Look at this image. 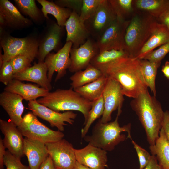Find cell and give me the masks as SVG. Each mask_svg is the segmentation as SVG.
<instances>
[{
    "instance_id": "obj_1",
    "label": "cell",
    "mask_w": 169,
    "mask_h": 169,
    "mask_svg": "<svg viewBox=\"0 0 169 169\" xmlns=\"http://www.w3.org/2000/svg\"><path fill=\"white\" fill-rule=\"evenodd\" d=\"M103 74L120 83L124 95L136 98L148 90L141 65V59L120 58L108 64L101 71Z\"/></svg>"
},
{
    "instance_id": "obj_2",
    "label": "cell",
    "mask_w": 169,
    "mask_h": 169,
    "mask_svg": "<svg viewBox=\"0 0 169 169\" xmlns=\"http://www.w3.org/2000/svg\"><path fill=\"white\" fill-rule=\"evenodd\" d=\"M130 105L145 130L149 144L154 145L159 137L164 115L160 102L147 90L133 98Z\"/></svg>"
},
{
    "instance_id": "obj_3",
    "label": "cell",
    "mask_w": 169,
    "mask_h": 169,
    "mask_svg": "<svg viewBox=\"0 0 169 169\" xmlns=\"http://www.w3.org/2000/svg\"><path fill=\"white\" fill-rule=\"evenodd\" d=\"M139 11L133 15L125 34V49L129 57L132 58L136 57L157 22L155 18Z\"/></svg>"
},
{
    "instance_id": "obj_4",
    "label": "cell",
    "mask_w": 169,
    "mask_h": 169,
    "mask_svg": "<svg viewBox=\"0 0 169 169\" xmlns=\"http://www.w3.org/2000/svg\"><path fill=\"white\" fill-rule=\"evenodd\" d=\"M36 100L40 104L57 112L71 110L79 111L84 115V123L87 120L92 103V101L84 98L71 87L68 89H59L49 92L46 95Z\"/></svg>"
},
{
    "instance_id": "obj_5",
    "label": "cell",
    "mask_w": 169,
    "mask_h": 169,
    "mask_svg": "<svg viewBox=\"0 0 169 169\" xmlns=\"http://www.w3.org/2000/svg\"><path fill=\"white\" fill-rule=\"evenodd\" d=\"M118 117L117 116L114 121L105 123H102L99 120L93 127L91 134L86 136L84 137V140L106 151L113 150L117 145L125 140L126 138L125 134H121L122 132H126L127 138L132 140L131 124L120 126Z\"/></svg>"
},
{
    "instance_id": "obj_6",
    "label": "cell",
    "mask_w": 169,
    "mask_h": 169,
    "mask_svg": "<svg viewBox=\"0 0 169 169\" xmlns=\"http://www.w3.org/2000/svg\"><path fill=\"white\" fill-rule=\"evenodd\" d=\"M0 43L4 52L3 62L18 55L27 56L33 61L36 58L38 44V38L36 36L29 35L18 38L2 31H0Z\"/></svg>"
},
{
    "instance_id": "obj_7",
    "label": "cell",
    "mask_w": 169,
    "mask_h": 169,
    "mask_svg": "<svg viewBox=\"0 0 169 169\" xmlns=\"http://www.w3.org/2000/svg\"><path fill=\"white\" fill-rule=\"evenodd\" d=\"M17 128L25 137L45 144L58 141L64 136L61 131L53 130L42 123L32 112L25 115Z\"/></svg>"
},
{
    "instance_id": "obj_8",
    "label": "cell",
    "mask_w": 169,
    "mask_h": 169,
    "mask_svg": "<svg viewBox=\"0 0 169 169\" xmlns=\"http://www.w3.org/2000/svg\"><path fill=\"white\" fill-rule=\"evenodd\" d=\"M130 20L117 18L96 39L99 51L125 50V37Z\"/></svg>"
},
{
    "instance_id": "obj_9",
    "label": "cell",
    "mask_w": 169,
    "mask_h": 169,
    "mask_svg": "<svg viewBox=\"0 0 169 169\" xmlns=\"http://www.w3.org/2000/svg\"><path fill=\"white\" fill-rule=\"evenodd\" d=\"M117 18L109 0H102L84 24L90 35L97 39Z\"/></svg>"
},
{
    "instance_id": "obj_10",
    "label": "cell",
    "mask_w": 169,
    "mask_h": 169,
    "mask_svg": "<svg viewBox=\"0 0 169 169\" xmlns=\"http://www.w3.org/2000/svg\"><path fill=\"white\" fill-rule=\"evenodd\" d=\"M124 95L120 83L112 78L107 77L102 94L104 109L103 115L100 119L101 122L103 123L109 122L112 119V112L117 109V116L120 115L124 100Z\"/></svg>"
},
{
    "instance_id": "obj_11",
    "label": "cell",
    "mask_w": 169,
    "mask_h": 169,
    "mask_svg": "<svg viewBox=\"0 0 169 169\" xmlns=\"http://www.w3.org/2000/svg\"><path fill=\"white\" fill-rule=\"evenodd\" d=\"M46 27L38 38V49L36 58L38 62H44L47 55L57 50L60 44L64 27L49 18Z\"/></svg>"
},
{
    "instance_id": "obj_12",
    "label": "cell",
    "mask_w": 169,
    "mask_h": 169,
    "mask_svg": "<svg viewBox=\"0 0 169 169\" xmlns=\"http://www.w3.org/2000/svg\"><path fill=\"white\" fill-rule=\"evenodd\" d=\"M28 109L36 116L46 120L51 126L56 127L61 131H64V126L67 124L65 122L72 125L77 114L71 111L63 113L55 111L38 103L36 100L29 101Z\"/></svg>"
},
{
    "instance_id": "obj_13",
    "label": "cell",
    "mask_w": 169,
    "mask_h": 169,
    "mask_svg": "<svg viewBox=\"0 0 169 169\" xmlns=\"http://www.w3.org/2000/svg\"><path fill=\"white\" fill-rule=\"evenodd\" d=\"M46 145L57 169H74L77 161L72 144L62 139Z\"/></svg>"
},
{
    "instance_id": "obj_14",
    "label": "cell",
    "mask_w": 169,
    "mask_h": 169,
    "mask_svg": "<svg viewBox=\"0 0 169 169\" xmlns=\"http://www.w3.org/2000/svg\"><path fill=\"white\" fill-rule=\"evenodd\" d=\"M72 45L71 42H66L56 53H50L46 56L44 62L47 67L48 77L50 82L55 72H57L55 82L65 75L66 70L69 69L71 64L70 51Z\"/></svg>"
},
{
    "instance_id": "obj_15",
    "label": "cell",
    "mask_w": 169,
    "mask_h": 169,
    "mask_svg": "<svg viewBox=\"0 0 169 169\" xmlns=\"http://www.w3.org/2000/svg\"><path fill=\"white\" fill-rule=\"evenodd\" d=\"M99 52L96 41L90 38L78 48L72 47L70 51L69 71L74 73L85 69Z\"/></svg>"
},
{
    "instance_id": "obj_16",
    "label": "cell",
    "mask_w": 169,
    "mask_h": 169,
    "mask_svg": "<svg viewBox=\"0 0 169 169\" xmlns=\"http://www.w3.org/2000/svg\"><path fill=\"white\" fill-rule=\"evenodd\" d=\"M0 28L7 27L13 30H19L31 26V19L22 15L16 7L8 0H0Z\"/></svg>"
},
{
    "instance_id": "obj_17",
    "label": "cell",
    "mask_w": 169,
    "mask_h": 169,
    "mask_svg": "<svg viewBox=\"0 0 169 169\" xmlns=\"http://www.w3.org/2000/svg\"><path fill=\"white\" fill-rule=\"evenodd\" d=\"M77 161L91 169H105L107 166V151L88 143L85 147L74 148Z\"/></svg>"
},
{
    "instance_id": "obj_18",
    "label": "cell",
    "mask_w": 169,
    "mask_h": 169,
    "mask_svg": "<svg viewBox=\"0 0 169 169\" xmlns=\"http://www.w3.org/2000/svg\"><path fill=\"white\" fill-rule=\"evenodd\" d=\"M0 129L4 136L3 142L5 147L13 155L21 159L24 155V138L17 126L10 120L0 119Z\"/></svg>"
},
{
    "instance_id": "obj_19",
    "label": "cell",
    "mask_w": 169,
    "mask_h": 169,
    "mask_svg": "<svg viewBox=\"0 0 169 169\" xmlns=\"http://www.w3.org/2000/svg\"><path fill=\"white\" fill-rule=\"evenodd\" d=\"M65 27L67 32L66 42H71L73 48L79 47L90 36L84 22L80 19L79 15L75 11H72L66 22Z\"/></svg>"
},
{
    "instance_id": "obj_20",
    "label": "cell",
    "mask_w": 169,
    "mask_h": 169,
    "mask_svg": "<svg viewBox=\"0 0 169 169\" xmlns=\"http://www.w3.org/2000/svg\"><path fill=\"white\" fill-rule=\"evenodd\" d=\"M23 98L20 95L4 90L0 94V105L5 110L10 120L18 126L21 122L24 107Z\"/></svg>"
},
{
    "instance_id": "obj_21",
    "label": "cell",
    "mask_w": 169,
    "mask_h": 169,
    "mask_svg": "<svg viewBox=\"0 0 169 169\" xmlns=\"http://www.w3.org/2000/svg\"><path fill=\"white\" fill-rule=\"evenodd\" d=\"M47 74L48 69L44 62H38L23 72L14 74V78L35 83L50 92L52 86Z\"/></svg>"
},
{
    "instance_id": "obj_22",
    "label": "cell",
    "mask_w": 169,
    "mask_h": 169,
    "mask_svg": "<svg viewBox=\"0 0 169 169\" xmlns=\"http://www.w3.org/2000/svg\"><path fill=\"white\" fill-rule=\"evenodd\" d=\"M23 153L27 157L30 169H40L49 156L45 143L27 137L24 139Z\"/></svg>"
},
{
    "instance_id": "obj_23",
    "label": "cell",
    "mask_w": 169,
    "mask_h": 169,
    "mask_svg": "<svg viewBox=\"0 0 169 169\" xmlns=\"http://www.w3.org/2000/svg\"><path fill=\"white\" fill-rule=\"evenodd\" d=\"M4 90L17 94L29 101L44 97L49 92L45 89L31 83H25L14 79L7 85Z\"/></svg>"
},
{
    "instance_id": "obj_24",
    "label": "cell",
    "mask_w": 169,
    "mask_h": 169,
    "mask_svg": "<svg viewBox=\"0 0 169 169\" xmlns=\"http://www.w3.org/2000/svg\"><path fill=\"white\" fill-rule=\"evenodd\" d=\"M169 42V28L165 25L156 23L151 34L136 58L143 59L156 48Z\"/></svg>"
},
{
    "instance_id": "obj_25",
    "label": "cell",
    "mask_w": 169,
    "mask_h": 169,
    "mask_svg": "<svg viewBox=\"0 0 169 169\" xmlns=\"http://www.w3.org/2000/svg\"><path fill=\"white\" fill-rule=\"evenodd\" d=\"M152 155L155 156L161 169H169V143L161 128L155 144L150 146Z\"/></svg>"
},
{
    "instance_id": "obj_26",
    "label": "cell",
    "mask_w": 169,
    "mask_h": 169,
    "mask_svg": "<svg viewBox=\"0 0 169 169\" xmlns=\"http://www.w3.org/2000/svg\"><path fill=\"white\" fill-rule=\"evenodd\" d=\"M37 1L42 7L41 10L46 19L49 18L48 14H51L56 19L59 25L63 27L65 26L66 21L72 13V10L60 7L52 1L46 0H37Z\"/></svg>"
},
{
    "instance_id": "obj_27",
    "label": "cell",
    "mask_w": 169,
    "mask_h": 169,
    "mask_svg": "<svg viewBox=\"0 0 169 169\" xmlns=\"http://www.w3.org/2000/svg\"><path fill=\"white\" fill-rule=\"evenodd\" d=\"M107 79V77L103 75L93 82L74 90L84 99L93 101L102 95Z\"/></svg>"
},
{
    "instance_id": "obj_28",
    "label": "cell",
    "mask_w": 169,
    "mask_h": 169,
    "mask_svg": "<svg viewBox=\"0 0 169 169\" xmlns=\"http://www.w3.org/2000/svg\"><path fill=\"white\" fill-rule=\"evenodd\" d=\"M102 71L90 64L84 70L74 73L70 78L73 89L93 82L103 75Z\"/></svg>"
},
{
    "instance_id": "obj_29",
    "label": "cell",
    "mask_w": 169,
    "mask_h": 169,
    "mask_svg": "<svg viewBox=\"0 0 169 169\" xmlns=\"http://www.w3.org/2000/svg\"><path fill=\"white\" fill-rule=\"evenodd\" d=\"M169 4V0H136L134 2V6L137 10L156 19L164 12Z\"/></svg>"
},
{
    "instance_id": "obj_30",
    "label": "cell",
    "mask_w": 169,
    "mask_h": 169,
    "mask_svg": "<svg viewBox=\"0 0 169 169\" xmlns=\"http://www.w3.org/2000/svg\"><path fill=\"white\" fill-rule=\"evenodd\" d=\"M129 57L125 50H111L99 51L90 64L101 71L108 64L122 57Z\"/></svg>"
},
{
    "instance_id": "obj_31",
    "label": "cell",
    "mask_w": 169,
    "mask_h": 169,
    "mask_svg": "<svg viewBox=\"0 0 169 169\" xmlns=\"http://www.w3.org/2000/svg\"><path fill=\"white\" fill-rule=\"evenodd\" d=\"M16 6L19 11L28 16L35 23L41 24L45 18L37 7L34 0H14Z\"/></svg>"
},
{
    "instance_id": "obj_32",
    "label": "cell",
    "mask_w": 169,
    "mask_h": 169,
    "mask_svg": "<svg viewBox=\"0 0 169 169\" xmlns=\"http://www.w3.org/2000/svg\"><path fill=\"white\" fill-rule=\"evenodd\" d=\"M161 63L152 62L146 59H141V65L143 77L147 87H149L156 97V90L155 80L158 67Z\"/></svg>"
},
{
    "instance_id": "obj_33",
    "label": "cell",
    "mask_w": 169,
    "mask_h": 169,
    "mask_svg": "<svg viewBox=\"0 0 169 169\" xmlns=\"http://www.w3.org/2000/svg\"><path fill=\"white\" fill-rule=\"evenodd\" d=\"M104 102L102 95L92 101L91 108L88 113L87 119L84 123V126L81 130V136L84 138L92 124L97 119L102 116L104 111Z\"/></svg>"
},
{
    "instance_id": "obj_34",
    "label": "cell",
    "mask_w": 169,
    "mask_h": 169,
    "mask_svg": "<svg viewBox=\"0 0 169 169\" xmlns=\"http://www.w3.org/2000/svg\"><path fill=\"white\" fill-rule=\"evenodd\" d=\"M118 17L126 20V18L134 11L133 0H109Z\"/></svg>"
},
{
    "instance_id": "obj_35",
    "label": "cell",
    "mask_w": 169,
    "mask_h": 169,
    "mask_svg": "<svg viewBox=\"0 0 169 169\" xmlns=\"http://www.w3.org/2000/svg\"><path fill=\"white\" fill-rule=\"evenodd\" d=\"M102 0H83L80 19L84 22L95 13Z\"/></svg>"
},
{
    "instance_id": "obj_36",
    "label": "cell",
    "mask_w": 169,
    "mask_h": 169,
    "mask_svg": "<svg viewBox=\"0 0 169 169\" xmlns=\"http://www.w3.org/2000/svg\"><path fill=\"white\" fill-rule=\"evenodd\" d=\"M9 61L12 66L14 75L31 66V63L33 61L30 58L23 55L14 57Z\"/></svg>"
},
{
    "instance_id": "obj_37",
    "label": "cell",
    "mask_w": 169,
    "mask_h": 169,
    "mask_svg": "<svg viewBox=\"0 0 169 169\" xmlns=\"http://www.w3.org/2000/svg\"><path fill=\"white\" fill-rule=\"evenodd\" d=\"M169 52V42L161 46L157 49L150 52L143 59L152 62L161 63Z\"/></svg>"
},
{
    "instance_id": "obj_38",
    "label": "cell",
    "mask_w": 169,
    "mask_h": 169,
    "mask_svg": "<svg viewBox=\"0 0 169 169\" xmlns=\"http://www.w3.org/2000/svg\"><path fill=\"white\" fill-rule=\"evenodd\" d=\"M3 162L7 169H30L29 166L23 164L20 159L13 155L8 150L6 151Z\"/></svg>"
},
{
    "instance_id": "obj_39",
    "label": "cell",
    "mask_w": 169,
    "mask_h": 169,
    "mask_svg": "<svg viewBox=\"0 0 169 169\" xmlns=\"http://www.w3.org/2000/svg\"><path fill=\"white\" fill-rule=\"evenodd\" d=\"M0 68V81L6 86L14 79L13 69L10 61L4 62Z\"/></svg>"
},
{
    "instance_id": "obj_40",
    "label": "cell",
    "mask_w": 169,
    "mask_h": 169,
    "mask_svg": "<svg viewBox=\"0 0 169 169\" xmlns=\"http://www.w3.org/2000/svg\"><path fill=\"white\" fill-rule=\"evenodd\" d=\"M132 143L137 154L139 162V169H143L147 165L151 155L146 150L142 148L132 140Z\"/></svg>"
},
{
    "instance_id": "obj_41",
    "label": "cell",
    "mask_w": 169,
    "mask_h": 169,
    "mask_svg": "<svg viewBox=\"0 0 169 169\" xmlns=\"http://www.w3.org/2000/svg\"><path fill=\"white\" fill-rule=\"evenodd\" d=\"M54 3L60 7L75 11L80 15L83 0H58L55 1Z\"/></svg>"
},
{
    "instance_id": "obj_42",
    "label": "cell",
    "mask_w": 169,
    "mask_h": 169,
    "mask_svg": "<svg viewBox=\"0 0 169 169\" xmlns=\"http://www.w3.org/2000/svg\"><path fill=\"white\" fill-rule=\"evenodd\" d=\"M161 128L163 130L169 143V111L168 110L164 112Z\"/></svg>"
},
{
    "instance_id": "obj_43",
    "label": "cell",
    "mask_w": 169,
    "mask_h": 169,
    "mask_svg": "<svg viewBox=\"0 0 169 169\" xmlns=\"http://www.w3.org/2000/svg\"><path fill=\"white\" fill-rule=\"evenodd\" d=\"M156 19L158 22L166 25L169 28V4L166 10Z\"/></svg>"
},
{
    "instance_id": "obj_44",
    "label": "cell",
    "mask_w": 169,
    "mask_h": 169,
    "mask_svg": "<svg viewBox=\"0 0 169 169\" xmlns=\"http://www.w3.org/2000/svg\"><path fill=\"white\" fill-rule=\"evenodd\" d=\"M143 169H161L156 156L152 155L147 165Z\"/></svg>"
},
{
    "instance_id": "obj_45",
    "label": "cell",
    "mask_w": 169,
    "mask_h": 169,
    "mask_svg": "<svg viewBox=\"0 0 169 169\" xmlns=\"http://www.w3.org/2000/svg\"><path fill=\"white\" fill-rule=\"evenodd\" d=\"M40 169H57L49 155L41 165Z\"/></svg>"
},
{
    "instance_id": "obj_46",
    "label": "cell",
    "mask_w": 169,
    "mask_h": 169,
    "mask_svg": "<svg viewBox=\"0 0 169 169\" xmlns=\"http://www.w3.org/2000/svg\"><path fill=\"white\" fill-rule=\"evenodd\" d=\"M3 142V139L0 138V169H4L3 159L6 154V151Z\"/></svg>"
},
{
    "instance_id": "obj_47",
    "label": "cell",
    "mask_w": 169,
    "mask_h": 169,
    "mask_svg": "<svg viewBox=\"0 0 169 169\" xmlns=\"http://www.w3.org/2000/svg\"><path fill=\"white\" fill-rule=\"evenodd\" d=\"M161 71L164 76L169 80V62L166 61L162 66Z\"/></svg>"
},
{
    "instance_id": "obj_48",
    "label": "cell",
    "mask_w": 169,
    "mask_h": 169,
    "mask_svg": "<svg viewBox=\"0 0 169 169\" xmlns=\"http://www.w3.org/2000/svg\"><path fill=\"white\" fill-rule=\"evenodd\" d=\"M74 169H91L88 167L78 163L77 161Z\"/></svg>"
}]
</instances>
